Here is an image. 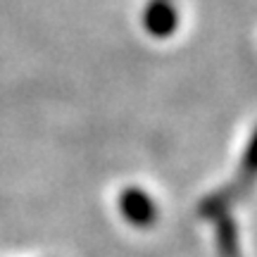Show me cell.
Returning a JSON list of instances; mask_svg holds the SVG:
<instances>
[{"label": "cell", "mask_w": 257, "mask_h": 257, "mask_svg": "<svg viewBox=\"0 0 257 257\" xmlns=\"http://www.w3.org/2000/svg\"><path fill=\"white\" fill-rule=\"evenodd\" d=\"M176 5L174 0H150L146 8V27L155 36H169L176 27Z\"/></svg>", "instance_id": "cell-1"}]
</instances>
